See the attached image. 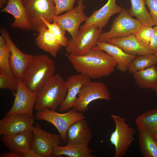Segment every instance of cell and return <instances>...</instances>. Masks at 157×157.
I'll use <instances>...</instances> for the list:
<instances>
[{
  "instance_id": "1",
  "label": "cell",
  "mask_w": 157,
  "mask_h": 157,
  "mask_svg": "<svg viewBox=\"0 0 157 157\" xmlns=\"http://www.w3.org/2000/svg\"><path fill=\"white\" fill-rule=\"evenodd\" d=\"M74 68L79 74L91 79L107 76L114 71L117 63L112 57L97 45L80 55L66 53Z\"/></svg>"
},
{
  "instance_id": "2",
  "label": "cell",
  "mask_w": 157,
  "mask_h": 157,
  "mask_svg": "<svg viewBox=\"0 0 157 157\" xmlns=\"http://www.w3.org/2000/svg\"><path fill=\"white\" fill-rule=\"evenodd\" d=\"M54 61L45 54L33 55L24 72L22 81L29 90L38 92L54 74Z\"/></svg>"
},
{
  "instance_id": "3",
  "label": "cell",
  "mask_w": 157,
  "mask_h": 157,
  "mask_svg": "<svg viewBox=\"0 0 157 157\" xmlns=\"http://www.w3.org/2000/svg\"><path fill=\"white\" fill-rule=\"evenodd\" d=\"M67 92L66 81L59 74H54L38 92L35 109L56 111L65 100Z\"/></svg>"
},
{
  "instance_id": "4",
  "label": "cell",
  "mask_w": 157,
  "mask_h": 157,
  "mask_svg": "<svg viewBox=\"0 0 157 157\" xmlns=\"http://www.w3.org/2000/svg\"><path fill=\"white\" fill-rule=\"evenodd\" d=\"M35 117L37 120H43L53 125L65 143L66 142L67 132L69 127L76 122L84 119L85 116L82 113L73 108L63 113L49 109H44L37 111Z\"/></svg>"
},
{
  "instance_id": "5",
  "label": "cell",
  "mask_w": 157,
  "mask_h": 157,
  "mask_svg": "<svg viewBox=\"0 0 157 157\" xmlns=\"http://www.w3.org/2000/svg\"><path fill=\"white\" fill-rule=\"evenodd\" d=\"M31 30L38 32L46 26L41 18L53 22L55 16V5L53 0H23Z\"/></svg>"
},
{
  "instance_id": "6",
  "label": "cell",
  "mask_w": 157,
  "mask_h": 157,
  "mask_svg": "<svg viewBox=\"0 0 157 157\" xmlns=\"http://www.w3.org/2000/svg\"><path fill=\"white\" fill-rule=\"evenodd\" d=\"M115 124V130L111 133L110 141L115 148L114 157H123L134 140L135 129L126 123V119L119 115L111 114Z\"/></svg>"
},
{
  "instance_id": "7",
  "label": "cell",
  "mask_w": 157,
  "mask_h": 157,
  "mask_svg": "<svg viewBox=\"0 0 157 157\" xmlns=\"http://www.w3.org/2000/svg\"><path fill=\"white\" fill-rule=\"evenodd\" d=\"M142 25L137 19L132 17L129 10L122 8L114 19L110 30L101 33L98 42H107L110 39L128 36L134 34Z\"/></svg>"
},
{
  "instance_id": "8",
  "label": "cell",
  "mask_w": 157,
  "mask_h": 157,
  "mask_svg": "<svg viewBox=\"0 0 157 157\" xmlns=\"http://www.w3.org/2000/svg\"><path fill=\"white\" fill-rule=\"evenodd\" d=\"M102 29L92 25L83 30H79L76 36L69 40L65 47L66 53L80 56L88 51L97 45Z\"/></svg>"
},
{
  "instance_id": "9",
  "label": "cell",
  "mask_w": 157,
  "mask_h": 157,
  "mask_svg": "<svg viewBox=\"0 0 157 157\" xmlns=\"http://www.w3.org/2000/svg\"><path fill=\"white\" fill-rule=\"evenodd\" d=\"M100 99L110 100V94L108 89L102 82L91 80L81 88L73 108L79 112H85L88 110V105L91 102Z\"/></svg>"
},
{
  "instance_id": "10",
  "label": "cell",
  "mask_w": 157,
  "mask_h": 157,
  "mask_svg": "<svg viewBox=\"0 0 157 157\" xmlns=\"http://www.w3.org/2000/svg\"><path fill=\"white\" fill-rule=\"evenodd\" d=\"M33 138L31 148L43 157H52L53 149L63 144L59 134H52L42 129L38 123L31 128Z\"/></svg>"
},
{
  "instance_id": "11",
  "label": "cell",
  "mask_w": 157,
  "mask_h": 157,
  "mask_svg": "<svg viewBox=\"0 0 157 157\" xmlns=\"http://www.w3.org/2000/svg\"><path fill=\"white\" fill-rule=\"evenodd\" d=\"M38 92L29 90L22 81L17 80L15 99L11 108L6 114L7 116L16 113H23L33 116V109L37 100Z\"/></svg>"
},
{
  "instance_id": "12",
  "label": "cell",
  "mask_w": 157,
  "mask_h": 157,
  "mask_svg": "<svg viewBox=\"0 0 157 157\" xmlns=\"http://www.w3.org/2000/svg\"><path fill=\"white\" fill-rule=\"evenodd\" d=\"M84 0H78L77 5L65 13L55 16L53 22L59 24L65 31L68 32L72 38L77 35L81 24L85 22L88 17L84 12L85 5Z\"/></svg>"
},
{
  "instance_id": "13",
  "label": "cell",
  "mask_w": 157,
  "mask_h": 157,
  "mask_svg": "<svg viewBox=\"0 0 157 157\" xmlns=\"http://www.w3.org/2000/svg\"><path fill=\"white\" fill-rule=\"evenodd\" d=\"M0 32L10 49V63L12 73L17 80L22 81L24 70L33 55L25 53L20 51L15 44L6 28H1Z\"/></svg>"
},
{
  "instance_id": "14",
  "label": "cell",
  "mask_w": 157,
  "mask_h": 157,
  "mask_svg": "<svg viewBox=\"0 0 157 157\" xmlns=\"http://www.w3.org/2000/svg\"><path fill=\"white\" fill-rule=\"evenodd\" d=\"M34 117L28 115L16 113L5 116L0 120V135H7L31 130Z\"/></svg>"
},
{
  "instance_id": "15",
  "label": "cell",
  "mask_w": 157,
  "mask_h": 157,
  "mask_svg": "<svg viewBox=\"0 0 157 157\" xmlns=\"http://www.w3.org/2000/svg\"><path fill=\"white\" fill-rule=\"evenodd\" d=\"M117 0H108L106 3L98 10L94 11L88 18L80 30L84 29L91 25L102 29L107 24L113 15L119 13L122 8L117 5Z\"/></svg>"
},
{
  "instance_id": "16",
  "label": "cell",
  "mask_w": 157,
  "mask_h": 157,
  "mask_svg": "<svg viewBox=\"0 0 157 157\" xmlns=\"http://www.w3.org/2000/svg\"><path fill=\"white\" fill-rule=\"evenodd\" d=\"M91 79L80 74L72 75L66 81L67 92L66 98L59 108L60 112H65L73 108L78 95L83 85Z\"/></svg>"
},
{
  "instance_id": "17",
  "label": "cell",
  "mask_w": 157,
  "mask_h": 157,
  "mask_svg": "<svg viewBox=\"0 0 157 157\" xmlns=\"http://www.w3.org/2000/svg\"><path fill=\"white\" fill-rule=\"evenodd\" d=\"M0 11L9 13L13 16L14 20L11 25L13 28L25 30L31 29L23 0H8L6 6Z\"/></svg>"
},
{
  "instance_id": "18",
  "label": "cell",
  "mask_w": 157,
  "mask_h": 157,
  "mask_svg": "<svg viewBox=\"0 0 157 157\" xmlns=\"http://www.w3.org/2000/svg\"><path fill=\"white\" fill-rule=\"evenodd\" d=\"M33 138L31 130L19 133L1 136V137L10 151L22 154L31 149Z\"/></svg>"
},
{
  "instance_id": "19",
  "label": "cell",
  "mask_w": 157,
  "mask_h": 157,
  "mask_svg": "<svg viewBox=\"0 0 157 157\" xmlns=\"http://www.w3.org/2000/svg\"><path fill=\"white\" fill-rule=\"evenodd\" d=\"M92 136V131L84 119L77 121L69 128L67 144L88 145Z\"/></svg>"
},
{
  "instance_id": "20",
  "label": "cell",
  "mask_w": 157,
  "mask_h": 157,
  "mask_svg": "<svg viewBox=\"0 0 157 157\" xmlns=\"http://www.w3.org/2000/svg\"><path fill=\"white\" fill-rule=\"evenodd\" d=\"M107 42L118 47L129 54L140 56L154 54L148 47L140 42L134 34L123 38L110 39Z\"/></svg>"
},
{
  "instance_id": "21",
  "label": "cell",
  "mask_w": 157,
  "mask_h": 157,
  "mask_svg": "<svg viewBox=\"0 0 157 157\" xmlns=\"http://www.w3.org/2000/svg\"><path fill=\"white\" fill-rule=\"evenodd\" d=\"M97 45L112 57L117 63V69L122 72H126L132 61L137 56L127 54L118 47L107 42H98Z\"/></svg>"
},
{
  "instance_id": "22",
  "label": "cell",
  "mask_w": 157,
  "mask_h": 157,
  "mask_svg": "<svg viewBox=\"0 0 157 157\" xmlns=\"http://www.w3.org/2000/svg\"><path fill=\"white\" fill-rule=\"evenodd\" d=\"M38 32L35 41L37 47L56 57L62 47L60 43L46 26L41 28Z\"/></svg>"
},
{
  "instance_id": "23",
  "label": "cell",
  "mask_w": 157,
  "mask_h": 157,
  "mask_svg": "<svg viewBox=\"0 0 157 157\" xmlns=\"http://www.w3.org/2000/svg\"><path fill=\"white\" fill-rule=\"evenodd\" d=\"M94 151L88 145L67 144L64 146L58 145L53 149L52 157L65 156L69 157H95L91 153Z\"/></svg>"
},
{
  "instance_id": "24",
  "label": "cell",
  "mask_w": 157,
  "mask_h": 157,
  "mask_svg": "<svg viewBox=\"0 0 157 157\" xmlns=\"http://www.w3.org/2000/svg\"><path fill=\"white\" fill-rule=\"evenodd\" d=\"M133 74L136 83L142 89L154 90L157 84V68L154 65Z\"/></svg>"
},
{
  "instance_id": "25",
  "label": "cell",
  "mask_w": 157,
  "mask_h": 157,
  "mask_svg": "<svg viewBox=\"0 0 157 157\" xmlns=\"http://www.w3.org/2000/svg\"><path fill=\"white\" fill-rule=\"evenodd\" d=\"M138 128L155 137L157 133V108L148 110L138 116L135 119Z\"/></svg>"
},
{
  "instance_id": "26",
  "label": "cell",
  "mask_w": 157,
  "mask_h": 157,
  "mask_svg": "<svg viewBox=\"0 0 157 157\" xmlns=\"http://www.w3.org/2000/svg\"><path fill=\"white\" fill-rule=\"evenodd\" d=\"M139 147L144 157H157V142L154 137L146 131L138 128Z\"/></svg>"
},
{
  "instance_id": "27",
  "label": "cell",
  "mask_w": 157,
  "mask_h": 157,
  "mask_svg": "<svg viewBox=\"0 0 157 157\" xmlns=\"http://www.w3.org/2000/svg\"><path fill=\"white\" fill-rule=\"evenodd\" d=\"M131 6L129 10L132 16L136 17L142 25H154L150 13L145 7L144 0H130Z\"/></svg>"
},
{
  "instance_id": "28",
  "label": "cell",
  "mask_w": 157,
  "mask_h": 157,
  "mask_svg": "<svg viewBox=\"0 0 157 157\" xmlns=\"http://www.w3.org/2000/svg\"><path fill=\"white\" fill-rule=\"evenodd\" d=\"M157 63V57L154 54L136 56L129 65L128 70L130 74L144 70Z\"/></svg>"
},
{
  "instance_id": "29",
  "label": "cell",
  "mask_w": 157,
  "mask_h": 157,
  "mask_svg": "<svg viewBox=\"0 0 157 157\" xmlns=\"http://www.w3.org/2000/svg\"><path fill=\"white\" fill-rule=\"evenodd\" d=\"M10 57L9 48L5 38L1 35L0 36V70L13 76L10 67Z\"/></svg>"
},
{
  "instance_id": "30",
  "label": "cell",
  "mask_w": 157,
  "mask_h": 157,
  "mask_svg": "<svg viewBox=\"0 0 157 157\" xmlns=\"http://www.w3.org/2000/svg\"><path fill=\"white\" fill-rule=\"evenodd\" d=\"M42 21L50 32L56 37L62 47H66L69 40L65 35V31L58 23L53 22L50 23L43 18Z\"/></svg>"
},
{
  "instance_id": "31",
  "label": "cell",
  "mask_w": 157,
  "mask_h": 157,
  "mask_svg": "<svg viewBox=\"0 0 157 157\" xmlns=\"http://www.w3.org/2000/svg\"><path fill=\"white\" fill-rule=\"evenodd\" d=\"M17 86V80L14 76L4 71L0 70V88L7 89L15 92Z\"/></svg>"
},
{
  "instance_id": "32",
  "label": "cell",
  "mask_w": 157,
  "mask_h": 157,
  "mask_svg": "<svg viewBox=\"0 0 157 157\" xmlns=\"http://www.w3.org/2000/svg\"><path fill=\"white\" fill-rule=\"evenodd\" d=\"M154 32L152 26L142 25L134 34L140 42L148 47Z\"/></svg>"
},
{
  "instance_id": "33",
  "label": "cell",
  "mask_w": 157,
  "mask_h": 157,
  "mask_svg": "<svg viewBox=\"0 0 157 157\" xmlns=\"http://www.w3.org/2000/svg\"><path fill=\"white\" fill-rule=\"evenodd\" d=\"M76 0H53L55 8V16L72 9Z\"/></svg>"
},
{
  "instance_id": "34",
  "label": "cell",
  "mask_w": 157,
  "mask_h": 157,
  "mask_svg": "<svg viewBox=\"0 0 157 157\" xmlns=\"http://www.w3.org/2000/svg\"><path fill=\"white\" fill-rule=\"evenodd\" d=\"M154 25L157 26V0H144Z\"/></svg>"
},
{
  "instance_id": "35",
  "label": "cell",
  "mask_w": 157,
  "mask_h": 157,
  "mask_svg": "<svg viewBox=\"0 0 157 157\" xmlns=\"http://www.w3.org/2000/svg\"><path fill=\"white\" fill-rule=\"evenodd\" d=\"M154 33L151 39L148 47L154 54L157 50V26H155L154 27Z\"/></svg>"
},
{
  "instance_id": "36",
  "label": "cell",
  "mask_w": 157,
  "mask_h": 157,
  "mask_svg": "<svg viewBox=\"0 0 157 157\" xmlns=\"http://www.w3.org/2000/svg\"><path fill=\"white\" fill-rule=\"evenodd\" d=\"M22 157H43L31 148L22 154Z\"/></svg>"
},
{
  "instance_id": "37",
  "label": "cell",
  "mask_w": 157,
  "mask_h": 157,
  "mask_svg": "<svg viewBox=\"0 0 157 157\" xmlns=\"http://www.w3.org/2000/svg\"><path fill=\"white\" fill-rule=\"evenodd\" d=\"M0 157H22V154L16 152L10 151L0 154Z\"/></svg>"
},
{
  "instance_id": "38",
  "label": "cell",
  "mask_w": 157,
  "mask_h": 157,
  "mask_svg": "<svg viewBox=\"0 0 157 157\" xmlns=\"http://www.w3.org/2000/svg\"><path fill=\"white\" fill-rule=\"evenodd\" d=\"M8 0H0V7L2 9L3 7V6L7 4Z\"/></svg>"
},
{
  "instance_id": "39",
  "label": "cell",
  "mask_w": 157,
  "mask_h": 157,
  "mask_svg": "<svg viewBox=\"0 0 157 157\" xmlns=\"http://www.w3.org/2000/svg\"><path fill=\"white\" fill-rule=\"evenodd\" d=\"M153 90L154 91L156 94L157 96V84L155 88H154V89Z\"/></svg>"
},
{
  "instance_id": "40",
  "label": "cell",
  "mask_w": 157,
  "mask_h": 157,
  "mask_svg": "<svg viewBox=\"0 0 157 157\" xmlns=\"http://www.w3.org/2000/svg\"><path fill=\"white\" fill-rule=\"evenodd\" d=\"M155 138L157 142V133L155 135Z\"/></svg>"
},
{
  "instance_id": "41",
  "label": "cell",
  "mask_w": 157,
  "mask_h": 157,
  "mask_svg": "<svg viewBox=\"0 0 157 157\" xmlns=\"http://www.w3.org/2000/svg\"><path fill=\"white\" fill-rule=\"evenodd\" d=\"M154 54L156 55V56L157 57V50L155 52Z\"/></svg>"
}]
</instances>
